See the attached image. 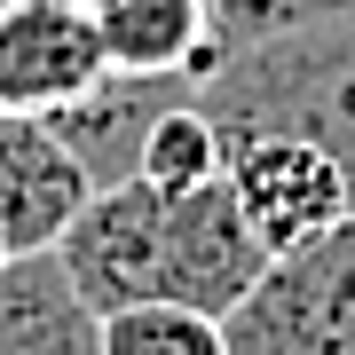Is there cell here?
I'll return each instance as SVG.
<instances>
[{
	"label": "cell",
	"mask_w": 355,
	"mask_h": 355,
	"mask_svg": "<svg viewBox=\"0 0 355 355\" xmlns=\"http://www.w3.org/2000/svg\"><path fill=\"white\" fill-rule=\"evenodd\" d=\"M55 261L95 316L135 308V300H182L205 316H229L268 268L261 237L245 229L221 174L198 190H158L142 174L103 182L55 237Z\"/></svg>",
	"instance_id": "1"
},
{
	"label": "cell",
	"mask_w": 355,
	"mask_h": 355,
	"mask_svg": "<svg viewBox=\"0 0 355 355\" xmlns=\"http://www.w3.org/2000/svg\"><path fill=\"white\" fill-rule=\"evenodd\" d=\"M198 111L221 127V142H237V135L316 142L347 174V198H355V16L300 24V32L221 55L198 79Z\"/></svg>",
	"instance_id": "2"
},
{
	"label": "cell",
	"mask_w": 355,
	"mask_h": 355,
	"mask_svg": "<svg viewBox=\"0 0 355 355\" xmlns=\"http://www.w3.org/2000/svg\"><path fill=\"white\" fill-rule=\"evenodd\" d=\"M221 340L229 355H355V214L268 253L253 292L221 316Z\"/></svg>",
	"instance_id": "3"
},
{
	"label": "cell",
	"mask_w": 355,
	"mask_h": 355,
	"mask_svg": "<svg viewBox=\"0 0 355 355\" xmlns=\"http://www.w3.org/2000/svg\"><path fill=\"white\" fill-rule=\"evenodd\" d=\"M221 182L237 198L245 229L261 237V253H292V245L324 237L331 221L355 214L347 174L300 135H237V142H221Z\"/></svg>",
	"instance_id": "4"
},
{
	"label": "cell",
	"mask_w": 355,
	"mask_h": 355,
	"mask_svg": "<svg viewBox=\"0 0 355 355\" xmlns=\"http://www.w3.org/2000/svg\"><path fill=\"white\" fill-rule=\"evenodd\" d=\"M111 64L87 0H0V111L16 119H55L87 103Z\"/></svg>",
	"instance_id": "5"
},
{
	"label": "cell",
	"mask_w": 355,
	"mask_h": 355,
	"mask_svg": "<svg viewBox=\"0 0 355 355\" xmlns=\"http://www.w3.org/2000/svg\"><path fill=\"white\" fill-rule=\"evenodd\" d=\"M87 198H95V174L71 158V142L48 119L0 111V229L16 253H48Z\"/></svg>",
	"instance_id": "6"
},
{
	"label": "cell",
	"mask_w": 355,
	"mask_h": 355,
	"mask_svg": "<svg viewBox=\"0 0 355 355\" xmlns=\"http://www.w3.org/2000/svg\"><path fill=\"white\" fill-rule=\"evenodd\" d=\"M111 79H205L221 64L214 0H87Z\"/></svg>",
	"instance_id": "7"
},
{
	"label": "cell",
	"mask_w": 355,
	"mask_h": 355,
	"mask_svg": "<svg viewBox=\"0 0 355 355\" xmlns=\"http://www.w3.org/2000/svg\"><path fill=\"white\" fill-rule=\"evenodd\" d=\"M0 355H95V308L64 277L55 245L0 268Z\"/></svg>",
	"instance_id": "8"
},
{
	"label": "cell",
	"mask_w": 355,
	"mask_h": 355,
	"mask_svg": "<svg viewBox=\"0 0 355 355\" xmlns=\"http://www.w3.org/2000/svg\"><path fill=\"white\" fill-rule=\"evenodd\" d=\"M135 174L158 182V190H198V182L221 174V127L198 111V87L174 95L166 111L142 127V150H135Z\"/></svg>",
	"instance_id": "9"
},
{
	"label": "cell",
	"mask_w": 355,
	"mask_h": 355,
	"mask_svg": "<svg viewBox=\"0 0 355 355\" xmlns=\"http://www.w3.org/2000/svg\"><path fill=\"white\" fill-rule=\"evenodd\" d=\"M95 355H229V340H221V316H205V308L135 300L95 316Z\"/></svg>",
	"instance_id": "10"
},
{
	"label": "cell",
	"mask_w": 355,
	"mask_h": 355,
	"mask_svg": "<svg viewBox=\"0 0 355 355\" xmlns=\"http://www.w3.org/2000/svg\"><path fill=\"white\" fill-rule=\"evenodd\" d=\"M331 16H355V0H214V48L237 55L253 40L300 32V24H331Z\"/></svg>",
	"instance_id": "11"
},
{
	"label": "cell",
	"mask_w": 355,
	"mask_h": 355,
	"mask_svg": "<svg viewBox=\"0 0 355 355\" xmlns=\"http://www.w3.org/2000/svg\"><path fill=\"white\" fill-rule=\"evenodd\" d=\"M8 261H16V245H8V229H0V268H8Z\"/></svg>",
	"instance_id": "12"
}]
</instances>
